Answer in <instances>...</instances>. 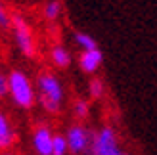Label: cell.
I'll use <instances>...</instances> for the list:
<instances>
[{"label":"cell","instance_id":"17","mask_svg":"<svg viewBox=\"0 0 157 155\" xmlns=\"http://www.w3.org/2000/svg\"><path fill=\"white\" fill-rule=\"evenodd\" d=\"M0 155H15V153L10 151V149H6V151H0Z\"/></svg>","mask_w":157,"mask_h":155},{"label":"cell","instance_id":"7","mask_svg":"<svg viewBox=\"0 0 157 155\" xmlns=\"http://www.w3.org/2000/svg\"><path fill=\"white\" fill-rule=\"evenodd\" d=\"M101 61H104V56H101L100 50H86L81 52V56H78V67H81L82 73L94 77L100 71Z\"/></svg>","mask_w":157,"mask_h":155},{"label":"cell","instance_id":"15","mask_svg":"<svg viewBox=\"0 0 157 155\" xmlns=\"http://www.w3.org/2000/svg\"><path fill=\"white\" fill-rule=\"evenodd\" d=\"M12 15L4 0H0V29H10L12 27Z\"/></svg>","mask_w":157,"mask_h":155},{"label":"cell","instance_id":"13","mask_svg":"<svg viewBox=\"0 0 157 155\" xmlns=\"http://www.w3.org/2000/svg\"><path fill=\"white\" fill-rule=\"evenodd\" d=\"M88 96L92 100H101L105 96V84H104L101 79H98L96 75L88 81Z\"/></svg>","mask_w":157,"mask_h":155},{"label":"cell","instance_id":"6","mask_svg":"<svg viewBox=\"0 0 157 155\" xmlns=\"http://www.w3.org/2000/svg\"><path fill=\"white\" fill-rule=\"evenodd\" d=\"M54 136L56 132L48 125H36L31 132V148H33L35 155H52Z\"/></svg>","mask_w":157,"mask_h":155},{"label":"cell","instance_id":"12","mask_svg":"<svg viewBox=\"0 0 157 155\" xmlns=\"http://www.w3.org/2000/svg\"><path fill=\"white\" fill-rule=\"evenodd\" d=\"M73 40H75V44L82 52H86V50H98V42L94 40V36H90L88 33H75Z\"/></svg>","mask_w":157,"mask_h":155},{"label":"cell","instance_id":"8","mask_svg":"<svg viewBox=\"0 0 157 155\" xmlns=\"http://www.w3.org/2000/svg\"><path fill=\"white\" fill-rule=\"evenodd\" d=\"M15 142V130L12 127L8 115L0 111V151L10 149Z\"/></svg>","mask_w":157,"mask_h":155},{"label":"cell","instance_id":"1","mask_svg":"<svg viewBox=\"0 0 157 155\" xmlns=\"http://www.w3.org/2000/svg\"><path fill=\"white\" fill-rule=\"evenodd\" d=\"M38 92V105L48 113L58 115L65 104V86L61 84L59 77L52 71H42L35 79Z\"/></svg>","mask_w":157,"mask_h":155},{"label":"cell","instance_id":"14","mask_svg":"<svg viewBox=\"0 0 157 155\" xmlns=\"http://www.w3.org/2000/svg\"><path fill=\"white\" fill-rule=\"evenodd\" d=\"M69 144H67V138L65 134H59L56 132L54 136V148H52V155H69Z\"/></svg>","mask_w":157,"mask_h":155},{"label":"cell","instance_id":"4","mask_svg":"<svg viewBox=\"0 0 157 155\" xmlns=\"http://www.w3.org/2000/svg\"><path fill=\"white\" fill-rule=\"evenodd\" d=\"M121 151L123 149L119 146V136H117L115 128L109 125H104L98 130H94L92 146L86 155H119Z\"/></svg>","mask_w":157,"mask_h":155},{"label":"cell","instance_id":"9","mask_svg":"<svg viewBox=\"0 0 157 155\" xmlns=\"http://www.w3.org/2000/svg\"><path fill=\"white\" fill-rule=\"evenodd\" d=\"M50 61H52V65L58 67V69H67L71 65L73 58H71V52H69L63 44H54L50 48Z\"/></svg>","mask_w":157,"mask_h":155},{"label":"cell","instance_id":"18","mask_svg":"<svg viewBox=\"0 0 157 155\" xmlns=\"http://www.w3.org/2000/svg\"><path fill=\"white\" fill-rule=\"evenodd\" d=\"M119 155H130V153H128V151H121Z\"/></svg>","mask_w":157,"mask_h":155},{"label":"cell","instance_id":"2","mask_svg":"<svg viewBox=\"0 0 157 155\" xmlns=\"http://www.w3.org/2000/svg\"><path fill=\"white\" fill-rule=\"evenodd\" d=\"M8 82H10V98L15 107L19 109H31L35 104H38V92L33 79L21 69H12L8 73Z\"/></svg>","mask_w":157,"mask_h":155},{"label":"cell","instance_id":"3","mask_svg":"<svg viewBox=\"0 0 157 155\" xmlns=\"http://www.w3.org/2000/svg\"><path fill=\"white\" fill-rule=\"evenodd\" d=\"M10 29H12L13 42L17 46L19 54L27 59H33L36 56V40H35V33H33V29H31L29 21L23 17L21 13H13Z\"/></svg>","mask_w":157,"mask_h":155},{"label":"cell","instance_id":"5","mask_svg":"<svg viewBox=\"0 0 157 155\" xmlns=\"http://www.w3.org/2000/svg\"><path fill=\"white\" fill-rule=\"evenodd\" d=\"M63 134L67 138L71 155H86V153L90 151L94 132L86 128L82 123H73V125H69Z\"/></svg>","mask_w":157,"mask_h":155},{"label":"cell","instance_id":"16","mask_svg":"<svg viewBox=\"0 0 157 155\" xmlns=\"http://www.w3.org/2000/svg\"><path fill=\"white\" fill-rule=\"evenodd\" d=\"M10 96V82H8V75L0 73V98Z\"/></svg>","mask_w":157,"mask_h":155},{"label":"cell","instance_id":"11","mask_svg":"<svg viewBox=\"0 0 157 155\" xmlns=\"http://www.w3.org/2000/svg\"><path fill=\"white\" fill-rule=\"evenodd\" d=\"M71 115L77 119V123L86 121L88 115H90V104L86 102V100H82V98H77L71 104Z\"/></svg>","mask_w":157,"mask_h":155},{"label":"cell","instance_id":"10","mask_svg":"<svg viewBox=\"0 0 157 155\" xmlns=\"http://www.w3.org/2000/svg\"><path fill=\"white\" fill-rule=\"evenodd\" d=\"M61 13H63V6H61L59 0H46V2L42 4V17L46 21H58L61 17Z\"/></svg>","mask_w":157,"mask_h":155}]
</instances>
